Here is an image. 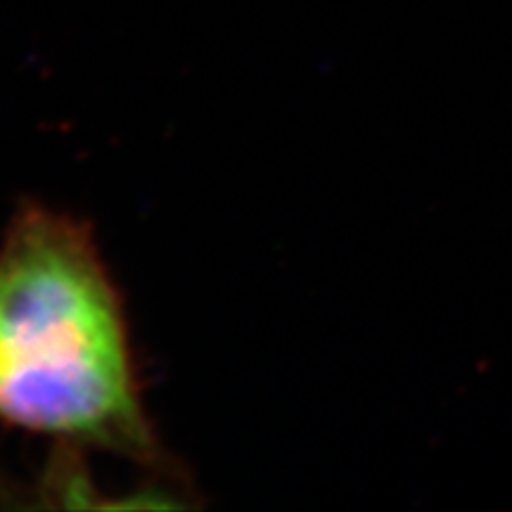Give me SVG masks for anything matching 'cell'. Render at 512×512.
I'll return each mask as SVG.
<instances>
[{
    "label": "cell",
    "mask_w": 512,
    "mask_h": 512,
    "mask_svg": "<svg viewBox=\"0 0 512 512\" xmlns=\"http://www.w3.org/2000/svg\"><path fill=\"white\" fill-rule=\"evenodd\" d=\"M0 411L41 432L143 441L105 268L86 230L41 209L0 249Z\"/></svg>",
    "instance_id": "cell-1"
}]
</instances>
